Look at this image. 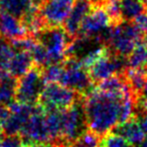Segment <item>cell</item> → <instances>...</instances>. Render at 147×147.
<instances>
[{
	"label": "cell",
	"mask_w": 147,
	"mask_h": 147,
	"mask_svg": "<svg viewBox=\"0 0 147 147\" xmlns=\"http://www.w3.org/2000/svg\"><path fill=\"white\" fill-rule=\"evenodd\" d=\"M130 92L125 95H114L100 91L95 87L94 90L84 98L89 130L103 137L120 124L123 101Z\"/></svg>",
	"instance_id": "cell-1"
},
{
	"label": "cell",
	"mask_w": 147,
	"mask_h": 147,
	"mask_svg": "<svg viewBox=\"0 0 147 147\" xmlns=\"http://www.w3.org/2000/svg\"><path fill=\"white\" fill-rule=\"evenodd\" d=\"M144 35L145 32L133 21H123L109 29L104 45L114 55L127 59L134 47L143 40Z\"/></svg>",
	"instance_id": "cell-2"
},
{
	"label": "cell",
	"mask_w": 147,
	"mask_h": 147,
	"mask_svg": "<svg viewBox=\"0 0 147 147\" xmlns=\"http://www.w3.org/2000/svg\"><path fill=\"white\" fill-rule=\"evenodd\" d=\"M34 37L49 53V65L65 63L67 49L74 38L67 34L63 25L47 26L36 33Z\"/></svg>",
	"instance_id": "cell-3"
},
{
	"label": "cell",
	"mask_w": 147,
	"mask_h": 147,
	"mask_svg": "<svg viewBox=\"0 0 147 147\" xmlns=\"http://www.w3.org/2000/svg\"><path fill=\"white\" fill-rule=\"evenodd\" d=\"M84 98L85 97H83L73 106L65 110L61 137L55 146L71 147V144L89 129L85 113Z\"/></svg>",
	"instance_id": "cell-4"
},
{
	"label": "cell",
	"mask_w": 147,
	"mask_h": 147,
	"mask_svg": "<svg viewBox=\"0 0 147 147\" xmlns=\"http://www.w3.org/2000/svg\"><path fill=\"white\" fill-rule=\"evenodd\" d=\"M59 83L84 97L90 94L96 87L88 69L75 57H67L63 63V71Z\"/></svg>",
	"instance_id": "cell-5"
},
{
	"label": "cell",
	"mask_w": 147,
	"mask_h": 147,
	"mask_svg": "<svg viewBox=\"0 0 147 147\" xmlns=\"http://www.w3.org/2000/svg\"><path fill=\"white\" fill-rule=\"evenodd\" d=\"M45 84L42 69L34 65L26 74L17 79L15 101L21 104L37 105Z\"/></svg>",
	"instance_id": "cell-6"
},
{
	"label": "cell",
	"mask_w": 147,
	"mask_h": 147,
	"mask_svg": "<svg viewBox=\"0 0 147 147\" xmlns=\"http://www.w3.org/2000/svg\"><path fill=\"white\" fill-rule=\"evenodd\" d=\"M84 96L59 83H47L39 97L38 105L47 110H65Z\"/></svg>",
	"instance_id": "cell-7"
},
{
	"label": "cell",
	"mask_w": 147,
	"mask_h": 147,
	"mask_svg": "<svg viewBox=\"0 0 147 147\" xmlns=\"http://www.w3.org/2000/svg\"><path fill=\"white\" fill-rule=\"evenodd\" d=\"M112 26V20L106 8L94 7L93 10L84 19L77 37L102 39L105 33Z\"/></svg>",
	"instance_id": "cell-8"
},
{
	"label": "cell",
	"mask_w": 147,
	"mask_h": 147,
	"mask_svg": "<svg viewBox=\"0 0 147 147\" xmlns=\"http://www.w3.org/2000/svg\"><path fill=\"white\" fill-rule=\"evenodd\" d=\"M20 135L25 142H38L51 144L49 131L45 123V110L38 104L35 105L34 110L23 127Z\"/></svg>",
	"instance_id": "cell-9"
},
{
	"label": "cell",
	"mask_w": 147,
	"mask_h": 147,
	"mask_svg": "<svg viewBox=\"0 0 147 147\" xmlns=\"http://www.w3.org/2000/svg\"><path fill=\"white\" fill-rule=\"evenodd\" d=\"M75 0H45L39 8L47 26H59L67 18Z\"/></svg>",
	"instance_id": "cell-10"
},
{
	"label": "cell",
	"mask_w": 147,
	"mask_h": 147,
	"mask_svg": "<svg viewBox=\"0 0 147 147\" xmlns=\"http://www.w3.org/2000/svg\"><path fill=\"white\" fill-rule=\"evenodd\" d=\"M94 8L92 0H75L71 10L63 24L71 38H76L84 19Z\"/></svg>",
	"instance_id": "cell-11"
},
{
	"label": "cell",
	"mask_w": 147,
	"mask_h": 147,
	"mask_svg": "<svg viewBox=\"0 0 147 147\" xmlns=\"http://www.w3.org/2000/svg\"><path fill=\"white\" fill-rule=\"evenodd\" d=\"M9 107L11 109V116L3 127V134H20L23 127L30 118L35 105L32 106V105L21 104L14 101L12 104L9 105Z\"/></svg>",
	"instance_id": "cell-12"
},
{
	"label": "cell",
	"mask_w": 147,
	"mask_h": 147,
	"mask_svg": "<svg viewBox=\"0 0 147 147\" xmlns=\"http://www.w3.org/2000/svg\"><path fill=\"white\" fill-rule=\"evenodd\" d=\"M0 33L10 40L29 36L20 19L2 10H0Z\"/></svg>",
	"instance_id": "cell-13"
},
{
	"label": "cell",
	"mask_w": 147,
	"mask_h": 147,
	"mask_svg": "<svg viewBox=\"0 0 147 147\" xmlns=\"http://www.w3.org/2000/svg\"><path fill=\"white\" fill-rule=\"evenodd\" d=\"M111 132L121 135L134 146L139 145L146 138V136H145L144 132H143L142 128H141L140 124L138 122V119L136 118L135 115L133 117H131L126 122L117 125Z\"/></svg>",
	"instance_id": "cell-14"
},
{
	"label": "cell",
	"mask_w": 147,
	"mask_h": 147,
	"mask_svg": "<svg viewBox=\"0 0 147 147\" xmlns=\"http://www.w3.org/2000/svg\"><path fill=\"white\" fill-rule=\"evenodd\" d=\"M33 65L34 61L28 51H15L14 55L9 63L8 73L12 77L18 79L26 74Z\"/></svg>",
	"instance_id": "cell-15"
},
{
	"label": "cell",
	"mask_w": 147,
	"mask_h": 147,
	"mask_svg": "<svg viewBox=\"0 0 147 147\" xmlns=\"http://www.w3.org/2000/svg\"><path fill=\"white\" fill-rule=\"evenodd\" d=\"M63 112L65 110H47L45 111V123L49 131L51 144L55 145L59 142L63 132Z\"/></svg>",
	"instance_id": "cell-16"
},
{
	"label": "cell",
	"mask_w": 147,
	"mask_h": 147,
	"mask_svg": "<svg viewBox=\"0 0 147 147\" xmlns=\"http://www.w3.org/2000/svg\"><path fill=\"white\" fill-rule=\"evenodd\" d=\"M118 10L121 21H133L147 11L144 0H118Z\"/></svg>",
	"instance_id": "cell-17"
},
{
	"label": "cell",
	"mask_w": 147,
	"mask_h": 147,
	"mask_svg": "<svg viewBox=\"0 0 147 147\" xmlns=\"http://www.w3.org/2000/svg\"><path fill=\"white\" fill-rule=\"evenodd\" d=\"M33 9L39 8L33 5L31 0H0V10L5 11L19 19Z\"/></svg>",
	"instance_id": "cell-18"
},
{
	"label": "cell",
	"mask_w": 147,
	"mask_h": 147,
	"mask_svg": "<svg viewBox=\"0 0 147 147\" xmlns=\"http://www.w3.org/2000/svg\"><path fill=\"white\" fill-rule=\"evenodd\" d=\"M127 67L147 73V41L141 40L127 57Z\"/></svg>",
	"instance_id": "cell-19"
},
{
	"label": "cell",
	"mask_w": 147,
	"mask_h": 147,
	"mask_svg": "<svg viewBox=\"0 0 147 147\" xmlns=\"http://www.w3.org/2000/svg\"><path fill=\"white\" fill-rule=\"evenodd\" d=\"M125 78L130 90L138 99L141 98L142 91L147 81V73L139 69H133L127 67L124 71Z\"/></svg>",
	"instance_id": "cell-20"
},
{
	"label": "cell",
	"mask_w": 147,
	"mask_h": 147,
	"mask_svg": "<svg viewBox=\"0 0 147 147\" xmlns=\"http://www.w3.org/2000/svg\"><path fill=\"white\" fill-rule=\"evenodd\" d=\"M15 53V49L10 39L0 36V71H8L9 63Z\"/></svg>",
	"instance_id": "cell-21"
},
{
	"label": "cell",
	"mask_w": 147,
	"mask_h": 147,
	"mask_svg": "<svg viewBox=\"0 0 147 147\" xmlns=\"http://www.w3.org/2000/svg\"><path fill=\"white\" fill-rule=\"evenodd\" d=\"M29 53H30L31 57H32V59L34 61L35 65L41 67V69L49 65V53L45 49V47L39 41H37L36 39H35L31 49H29Z\"/></svg>",
	"instance_id": "cell-22"
},
{
	"label": "cell",
	"mask_w": 147,
	"mask_h": 147,
	"mask_svg": "<svg viewBox=\"0 0 147 147\" xmlns=\"http://www.w3.org/2000/svg\"><path fill=\"white\" fill-rule=\"evenodd\" d=\"M100 147H135L127 139L114 132H109L101 137Z\"/></svg>",
	"instance_id": "cell-23"
},
{
	"label": "cell",
	"mask_w": 147,
	"mask_h": 147,
	"mask_svg": "<svg viewBox=\"0 0 147 147\" xmlns=\"http://www.w3.org/2000/svg\"><path fill=\"white\" fill-rule=\"evenodd\" d=\"M101 137L91 130L84 132L71 147H100Z\"/></svg>",
	"instance_id": "cell-24"
},
{
	"label": "cell",
	"mask_w": 147,
	"mask_h": 147,
	"mask_svg": "<svg viewBox=\"0 0 147 147\" xmlns=\"http://www.w3.org/2000/svg\"><path fill=\"white\" fill-rule=\"evenodd\" d=\"M63 71V63H53L42 69L45 83H59Z\"/></svg>",
	"instance_id": "cell-25"
},
{
	"label": "cell",
	"mask_w": 147,
	"mask_h": 147,
	"mask_svg": "<svg viewBox=\"0 0 147 147\" xmlns=\"http://www.w3.org/2000/svg\"><path fill=\"white\" fill-rule=\"evenodd\" d=\"M134 115L136 116V118L138 119L139 124H140V126H141V128H142L143 132H144L145 136L147 137V111L143 108L140 101H138V103H137Z\"/></svg>",
	"instance_id": "cell-26"
},
{
	"label": "cell",
	"mask_w": 147,
	"mask_h": 147,
	"mask_svg": "<svg viewBox=\"0 0 147 147\" xmlns=\"http://www.w3.org/2000/svg\"><path fill=\"white\" fill-rule=\"evenodd\" d=\"M11 116V109L7 105H0V128L3 129Z\"/></svg>",
	"instance_id": "cell-27"
},
{
	"label": "cell",
	"mask_w": 147,
	"mask_h": 147,
	"mask_svg": "<svg viewBox=\"0 0 147 147\" xmlns=\"http://www.w3.org/2000/svg\"><path fill=\"white\" fill-rule=\"evenodd\" d=\"M115 1H118V0H92L94 7H105L109 3L115 2Z\"/></svg>",
	"instance_id": "cell-28"
},
{
	"label": "cell",
	"mask_w": 147,
	"mask_h": 147,
	"mask_svg": "<svg viewBox=\"0 0 147 147\" xmlns=\"http://www.w3.org/2000/svg\"><path fill=\"white\" fill-rule=\"evenodd\" d=\"M140 99H147V81L144 86V89H143V91H142V95H141Z\"/></svg>",
	"instance_id": "cell-29"
},
{
	"label": "cell",
	"mask_w": 147,
	"mask_h": 147,
	"mask_svg": "<svg viewBox=\"0 0 147 147\" xmlns=\"http://www.w3.org/2000/svg\"><path fill=\"white\" fill-rule=\"evenodd\" d=\"M135 147H147V137L144 139V141L143 142H141L139 145H137V146H135Z\"/></svg>",
	"instance_id": "cell-30"
},
{
	"label": "cell",
	"mask_w": 147,
	"mask_h": 147,
	"mask_svg": "<svg viewBox=\"0 0 147 147\" xmlns=\"http://www.w3.org/2000/svg\"><path fill=\"white\" fill-rule=\"evenodd\" d=\"M3 136V131H2V129L0 128V139H1V137Z\"/></svg>",
	"instance_id": "cell-31"
},
{
	"label": "cell",
	"mask_w": 147,
	"mask_h": 147,
	"mask_svg": "<svg viewBox=\"0 0 147 147\" xmlns=\"http://www.w3.org/2000/svg\"><path fill=\"white\" fill-rule=\"evenodd\" d=\"M55 147H69V146H55Z\"/></svg>",
	"instance_id": "cell-32"
}]
</instances>
